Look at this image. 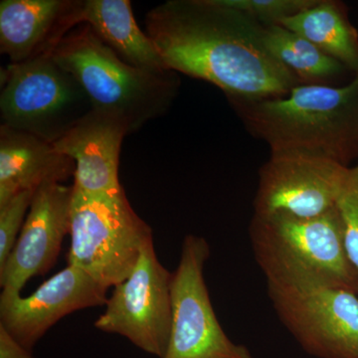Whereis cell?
I'll return each mask as SVG.
<instances>
[{
    "label": "cell",
    "instance_id": "4fadbf2b",
    "mask_svg": "<svg viewBox=\"0 0 358 358\" xmlns=\"http://www.w3.org/2000/svg\"><path fill=\"white\" fill-rule=\"evenodd\" d=\"M84 0H1L0 52L10 64L52 56L82 24Z\"/></svg>",
    "mask_w": 358,
    "mask_h": 358
},
{
    "label": "cell",
    "instance_id": "5bb4252c",
    "mask_svg": "<svg viewBox=\"0 0 358 358\" xmlns=\"http://www.w3.org/2000/svg\"><path fill=\"white\" fill-rule=\"evenodd\" d=\"M128 131L119 122L92 110L54 143L75 164L73 188L91 195L124 189L119 181L120 155Z\"/></svg>",
    "mask_w": 358,
    "mask_h": 358
},
{
    "label": "cell",
    "instance_id": "7402d4cb",
    "mask_svg": "<svg viewBox=\"0 0 358 358\" xmlns=\"http://www.w3.org/2000/svg\"><path fill=\"white\" fill-rule=\"evenodd\" d=\"M0 358H34L31 350L21 345L0 324Z\"/></svg>",
    "mask_w": 358,
    "mask_h": 358
},
{
    "label": "cell",
    "instance_id": "9c48e42d",
    "mask_svg": "<svg viewBox=\"0 0 358 358\" xmlns=\"http://www.w3.org/2000/svg\"><path fill=\"white\" fill-rule=\"evenodd\" d=\"M171 280L173 274L160 264L150 240L133 273L114 287L96 329L120 334L148 355L164 358L173 324Z\"/></svg>",
    "mask_w": 358,
    "mask_h": 358
},
{
    "label": "cell",
    "instance_id": "44dd1931",
    "mask_svg": "<svg viewBox=\"0 0 358 358\" xmlns=\"http://www.w3.org/2000/svg\"><path fill=\"white\" fill-rule=\"evenodd\" d=\"M35 192L36 190H25L18 193L6 205L0 207V268L6 265L15 246Z\"/></svg>",
    "mask_w": 358,
    "mask_h": 358
},
{
    "label": "cell",
    "instance_id": "9a60e30c",
    "mask_svg": "<svg viewBox=\"0 0 358 358\" xmlns=\"http://www.w3.org/2000/svg\"><path fill=\"white\" fill-rule=\"evenodd\" d=\"M75 164L53 143L9 127L0 126V207L18 193L74 176Z\"/></svg>",
    "mask_w": 358,
    "mask_h": 358
},
{
    "label": "cell",
    "instance_id": "5b68a950",
    "mask_svg": "<svg viewBox=\"0 0 358 358\" xmlns=\"http://www.w3.org/2000/svg\"><path fill=\"white\" fill-rule=\"evenodd\" d=\"M68 265L106 288L128 279L152 230L121 192L91 195L73 188Z\"/></svg>",
    "mask_w": 358,
    "mask_h": 358
},
{
    "label": "cell",
    "instance_id": "ac0fdd59",
    "mask_svg": "<svg viewBox=\"0 0 358 358\" xmlns=\"http://www.w3.org/2000/svg\"><path fill=\"white\" fill-rule=\"evenodd\" d=\"M263 41L268 51L293 73L301 85L341 86L336 83L348 72L345 65L282 25H263Z\"/></svg>",
    "mask_w": 358,
    "mask_h": 358
},
{
    "label": "cell",
    "instance_id": "ffe728a7",
    "mask_svg": "<svg viewBox=\"0 0 358 358\" xmlns=\"http://www.w3.org/2000/svg\"><path fill=\"white\" fill-rule=\"evenodd\" d=\"M336 207L343 223L346 254L358 273V166L348 171Z\"/></svg>",
    "mask_w": 358,
    "mask_h": 358
},
{
    "label": "cell",
    "instance_id": "8992f818",
    "mask_svg": "<svg viewBox=\"0 0 358 358\" xmlns=\"http://www.w3.org/2000/svg\"><path fill=\"white\" fill-rule=\"evenodd\" d=\"M92 112L84 90L45 56L1 69V124L55 143Z\"/></svg>",
    "mask_w": 358,
    "mask_h": 358
},
{
    "label": "cell",
    "instance_id": "2e32d148",
    "mask_svg": "<svg viewBox=\"0 0 358 358\" xmlns=\"http://www.w3.org/2000/svg\"><path fill=\"white\" fill-rule=\"evenodd\" d=\"M82 24L90 26L129 65L148 70L169 69L152 40L136 24L129 0H84Z\"/></svg>",
    "mask_w": 358,
    "mask_h": 358
},
{
    "label": "cell",
    "instance_id": "7c38bea8",
    "mask_svg": "<svg viewBox=\"0 0 358 358\" xmlns=\"http://www.w3.org/2000/svg\"><path fill=\"white\" fill-rule=\"evenodd\" d=\"M107 293L108 288L84 271L67 265L30 296L0 294V324L31 350L66 315L106 305Z\"/></svg>",
    "mask_w": 358,
    "mask_h": 358
},
{
    "label": "cell",
    "instance_id": "3957f363",
    "mask_svg": "<svg viewBox=\"0 0 358 358\" xmlns=\"http://www.w3.org/2000/svg\"><path fill=\"white\" fill-rule=\"evenodd\" d=\"M52 58L77 80L92 110L119 122L129 134L166 115L180 89L178 73L129 65L87 24L73 29Z\"/></svg>",
    "mask_w": 358,
    "mask_h": 358
},
{
    "label": "cell",
    "instance_id": "30bf717a",
    "mask_svg": "<svg viewBox=\"0 0 358 358\" xmlns=\"http://www.w3.org/2000/svg\"><path fill=\"white\" fill-rule=\"evenodd\" d=\"M350 166L296 152H271L259 171L254 213L322 215L336 206Z\"/></svg>",
    "mask_w": 358,
    "mask_h": 358
},
{
    "label": "cell",
    "instance_id": "ba28073f",
    "mask_svg": "<svg viewBox=\"0 0 358 358\" xmlns=\"http://www.w3.org/2000/svg\"><path fill=\"white\" fill-rule=\"evenodd\" d=\"M210 256L206 239L185 236L171 280L173 324L164 358H254L233 343L218 322L204 278Z\"/></svg>",
    "mask_w": 358,
    "mask_h": 358
},
{
    "label": "cell",
    "instance_id": "6da1fadb",
    "mask_svg": "<svg viewBox=\"0 0 358 358\" xmlns=\"http://www.w3.org/2000/svg\"><path fill=\"white\" fill-rule=\"evenodd\" d=\"M169 69L208 82L227 100L289 95L301 85L263 41V25L220 0H169L145 15Z\"/></svg>",
    "mask_w": 358,
    "mask_h": 358
},
{
    "label": "cell",
    "instance_id": "7a4b0ae2",
    "mask_svg": "<svg viewBox=\"0 0 358 358\" xmlns=\"http://www.w3.org/2000/svg\"><path fill=\"white\" fill-rule=\"evenodd\" d=\"M271 152H296L348 166L358 157V73L341 86L298 85L281 98L227 100Z\"/></svg>",
    "mask_w": 358,
    "mask_h": 358
},
{
    "label": "cell",
    "instance_id": "52a82bcc",
    "mask_svg": "<svg viewBox=\"0 0 358 358\" xmlns=\"http://www.w3.org/2000/svg\"><path fill=\"white\" fill-rule=\"evenodd\" d=\"M282 326L317 358H358V294L306 281H266Z\"/></svg>",
    "mask_w": 358,
    "mask_h": 358
},
{
    "label": "cell",
    "instance_id": "8fae6325",
    "mask_svg": "<svg viewBox=\"0 0 358 358\" xmlns=\"http://www.w3.org/2000/svg\"><path fill=\"white\" fill-rule=\"evenodd\" d=\"M73 185L49 182L35 192L15 246L0 268L2 294H21L33 277L55 265L63 240L70 234Z\"/></svg>",
    "mask_w": 358,
    "mask_h": 358
},
{
    "label": "cell",
    "instance_id": "277c9868",
    "mask_svg": "<svg viewBox=\"0 0 358 358\" xmlns=\"http://www.w3.org/2000/svg\"><path fill=\"white\" fill-rule=\"evenodd\" d=\"M248 231L266 281L313 282L358 294V273L346 254L338 207L310 218L254 213Z\"/></svg>",
    "mask_w": 358,
    "mask_h": 358
},
{
    "label": "cell",
    "instance_id": "d6986e66",
    "mask_svg": "<svg viewBox=\"0 0 358 358\" xmlns=\"http://www.w3.org/2000/svg\"><path fill=\"white\" fill-rule=\"evenodd\" d=\"M264 26L280 25L285 20L313 6L317 0H220Z\"/></svg>",
    "mask_w": 358,
    "mask_h": 358
},
{
    "label": "cell",
    "instance_id": "e0dca14e",
    "mask_svg": "<svg viewBox=\"0 0 358 358\" xmlns=\"http://www.w3.org/2000/svg\"><path fill=\"white\" fill-rule=\"evenodd\" d=\"M282 27L298 33L320 50L358 73V32L348 8L338 0H317L313 6L282 21Z\"/></svg>",
    "mask_w": 358,
    "mask_h": 358
}]
</instances>
